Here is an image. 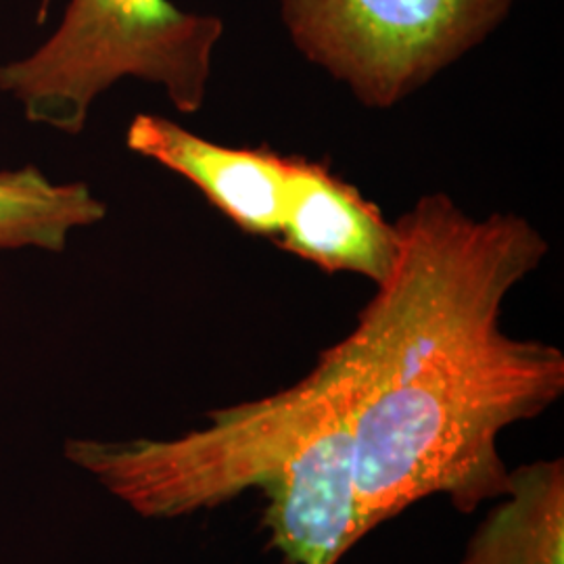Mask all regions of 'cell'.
Segmentation results:
<instances>
[{"mask_svg": "<svg viewBox=\"0 0 564 564\" xmlns=\"http://www.w3.org/2000/svg\"><path fill=\"white\" fill-rule=\"evenodd\" d=\"M284 160L281 230L274 242L326 274H358L379 286L398 260L395 223L328 162Z\"/></svg>", "mask_w": 564, "mask_h": 564, "instance_id": "5b68a950", "label": "cell"}, {"mask_svg": "<svg viewBox=\"0 0 564 564\" xmlns=\"http://www.w3.org/2000/svg\"><path fill=\"white\" fill-rule=\"evenodd\" d=\"M126 144L195 184L203 197L242 232L276 241L284 199V163L270 147H224L162 116L141 113Z\"/></svg>", "mask_w": 564, "mask_h": 564, "instance_id": "8992f818", "label": "cell"}, {"mask_svg": "<svg viewBox=\"0 0 564 564\" xmlns=\"http://www.w3.org/2000/svg\"><path fill=\"white\" fill-rule=\"evenodd\" d=\"M395 228L391 274L314 366L351 424L362 538L433 496L463 514L500 500L502 431L564 393L563 351L502 328L506 297L550 251L533 224L429 193Z\"/></svg>", "mask_w": 564, "mask_h": 564, "instance_id": "6da1fadb", "label": "cell"}, {"mask_svg": "<svg viewBox=\"0 0 564 564\" xmlns=\"http://www.w3.org/2000/svg\"><path fill=\"white\" fill-rule=\"evenodd\" d=\"M107 205L84 182H53L39 167L0 172V249L63 251L69 235L101 223Z\"/></svg>", "mask_w": 564, "mask_h": 564, "instance_id": "ba28073f", "label": "cell"}, {"mask_svg": "<svg viewBox=\"0 0 564 564\" xmlns=\"http://www.w3.org/2000/svg\"><path fill=\"white\" fill-rule=\"evenodd\" d=\"M223 36L220 18L172 0H69L48 41L0 65V93L63 134L82 132L93 102L123 78L155 84L178 111L197 113Z\"/></svg>", "mask_w": 564, "mask_h": 564, "instance_id": "3957f363", "label": "cell"}, {"mask_svg": "<svg viewBox=\"0 0 564 564\" xmlns=\"http://www.w3.org/2000/svg\"><path fill=\"white\" fill-rule=\"evenodd\" d=\"M65 458L142 519H178L258 491L284 564H337L362 540L354 435L337 389L297 383L207 412L172 440H69Z\"/></svg>", "mask_w": 564, "mask_h": 564, "instance_id": "7a4b0ae2", "label": "cell"}, {"mask_svg": "<svg viewBox=\"0 0 564 564\" xmlns=\"http://www.w3.org/2000/svg\"><path fill=\"white\" fill-rule=\"evenodd\" d=\"M514 0H281L303 59L366 109H393L481 46Z\"/></svg>", "mask_w": 564, "mask_h": 564, "instance_id": "277c9868", "label": "cell"}, {"mask_svg": "<svg viewBox=\"0 0 564 564\" xmlns=\"http://www.w3.org/2000/svg\"><path fill=\"white\" fill-rule=\"evenodd\" d=\"M460 564H564V463L508 470V489L470 535Z\"/></svg>", "mask_w": 564, "mask_h": 564, "instance_id": "52a82bcc", "label": "cell"}]
</instances>
